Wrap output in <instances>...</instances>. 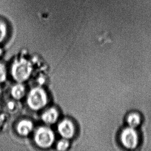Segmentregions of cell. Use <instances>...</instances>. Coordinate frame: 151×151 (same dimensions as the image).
<instances>
[{
  "instance_id": "cell-1",
  "label": "cell",
  "mask_w": 151,
  "mask_h": 151,
  "mask_svg": "<svg viewBox=\"0 0 151 151\" xmlns=\"http://www.w3.org/2000/svg\"><path fill=\"white\" fill-rule=\"evenodd\" d=\"M32 72L31 63L24 58L17 60L12 64V75L15 81L19 83L25 82L29 79Z\"/></svg>"
},
{
  "instance_id": "cell-2",
  "label": "cell",
  "mask_w": 151,
  "mask_h": 151,
  "mask_svg": "<svg viewBox=\"0 0 151 151\" xmlns=\"http://www.w3.org/2000/svg\"><path fill=\"white\" fill-rule=\"evenodd\" d=\"M29 107L33 110L41 109L45 107L48 103V96L43 88L36 87L29 92L27 99Z\"/></svg>"
},
{
  "instance_id": "cell-3",
  "label": "cell",
  "mask_w": 151,
  "mask_h": 151,
  "mask_svg": "<svg viewBox=\"0 0 151 151\" xmlns=\"http://www.w3.org/2000/svg\"><path fill=\"white\" fill-rule=\"evenodd\" d=\"M55 139L53 131L47 127H41L37 129L34 135L35 143L39 147L47 149L52 145Z\"/></svg>"
},
{
  "instance_id": "cell-4",
  "label": "cell",
  "mask_w": 151,
  "mask_h": 151,
  "mask_svg": "<svg viewBox=\"0 0 151 151\" xmlns=\"http://www.w3.org/2000/svg\"><path fill=\"white\" fill-rule=\"evenodd\" d=\"M120 137L123 145L127 149H135L139 143V136L135 128L129 127L124 129Z\"/></svg>"
},
{
  "instance_id": "cell-5",
  "label": "cell",
  "mask_w": 151,
  "mask_h": 151,
  "mask_svg": "<svg viewBox=\"0 0 151 151\" xmlns=\"http://www.w3.org/2000/svg\"><path fill=\"white\" fill-rule=\"evenodd\" d=\"M60 135L65 139H70L74 136L75 128L73 123L68 119H64L60 123L57 127Z\"/></svg>"
},
{
  "instance_id": "cell-6",
  "label": "cell",
  "mask_w": 151,
  "mask_h": 151,
  "mask_svg": "<svg viewBox=\"0 0 151 151\" xmlns=\"http://www.w3.org/2000/svg\"><path fill=\"white\" fill-rule=\"evenodd\" d=\"M59 117V112L55 108H50L43 113L41 119L47 124H52L55 123Z\"/></svg>"
},
{
  "instance_id": "cell-7",
  "label": "cell",
  "mask_w": 151,
  "mask_h": 151,
  "mask_svg": "<svg viewBox=\"0 0 151 151\" xmlns=\"http://www.w3.org/2000/svg\"><path fill=\"white\" fill-rule=\"evenodd\" d=\"M16 129L19 135L26 136L33 130V123L28 120H23L18 123Z\"/></svg>"
},
{
  "instance_id": "cell-8",
  "label": "cell",
  "mask_w": 151,
  "mask_h": 151,
  "mask_svg": "<svg viewBox=\"0 0 151 151\" xmlns=\"http://www.w3.org/2000/svg\"><path fill=\"white\" fill-rule=\"evenodd\" d=\"M25 93V89L22 84H17L12 87L11 90V94L13 98L16 100H20L23 98Z\"/></svg>"
},
{
  "instance_id": "cell-9",
  "label": "cell",
  "mask_w": 151,
  "mask_h": 151,
  "mask_svg": "<svg viewBox=\"0 0 151 151\" xmlns=\"http://www.w3.org/2000/svg\"><path fill=\"white\" fill-rule=\"evenodd\" d=\"M127 121L129 127L135 129L140 124L141 118L138 114L132 113L129 114L127 119Z\"/></svg>"
},
{
  "instance_id": "cell-10",
  "label": "cell",
  "mask_w": 151,
  "mask_h": 151,
  "mask_svg": "<svg viewBox=\"0 0 151 151\" xmlns=\"http://www.w3.org/2000/svg\"><path fill=\"white\" fill-rule=\"evenodd\" d=\"M7 35L6 25L3 21L0 20V43L4 40Z\"/></svg>"
},
{
  "instance_id": "cell-11",
  "label": "cell",
  "mask_w": 151,
  "mask_h": 151,
  "mask_svg": "<svg viewBox=\"0 0 151 151\" xmlns=\"http://www.w3.org/2000/svg\"><path fill=\"white\" fill-rule=\"evenodd\" d=\"M70 142L68 141V139L64 138L60 140L57 144V150L59 151H65L69 147Z\"/></svg>"
},
{
  "instance_id": "cell-12",
  "label": "cell",
  "mask_w": 151,
  "mask_h": 151,
  "mask_svg": "<svg viewBox=\"0 0 151 151\" xmlns=\"http://www.w3.org/2000/svg\"><path fill=\"white\" fill-rule=\"evenodd\" d=\"M6 68L3 63H0V83H2L6 80Z\"/></svg>"
},
{
  "instance_id": "cell-13",
  "label": "cell",
  "mask_w": 151,
  "mask_h": 151,
  "mask_svg": "<svg viewBox=\"0 0 151 151\" xmlns=\"http://www.w3.org/2000/svg\"><path fill=\"white\" fill-rule=\"evenodd\" d=\"M8 108H9L10 109H12L14 107V104L12 102H10L8 104Z\"/></svg>"
},
{
  "instance_id": "cell-14",
  "label": "cell",
  "mask_w": 151,
  "mask_h": 151,
  "mask_svg": "<svg viewBox=\"0 0 151 151\" xmlns=\"http://www.w3.org/2000/svg\"><path fill=\"white\" fill-rule=\"evenodd\" d=\"M45 80H44V78H41L40 79H39V83H41H41H44V81Z\"/></svg>"
},
{
  "instance_id": "cell-15",
  "label": "cell",
  "mask_w": 151,
  "mask_h": 151,
  "mask_svg": "<svg viewBox=\"0 0 151 151\" xmlns=\"http://www.w3.org/2000/svg\"><path fill=\"white\" fill-rule=\"evenodd\" d=\"M2 53H3V52H2V49H0V57H1V56L2 55Z\"/></svg>"
},
{
  "instance_id": "cell-16",
  "label": "cell",
  "mask_w": 151,
  "mask_h": 151,
  "mask_svg": "<svg viewBox=\"0 0 151 151\" xmlns=\"http://www.w3.org/2000/svg\"><path fill=\"white\" fill-rule=\"evenodd\" d=\"M1 88H0V93H1Z\"/></svg>"
}]
</instances>
